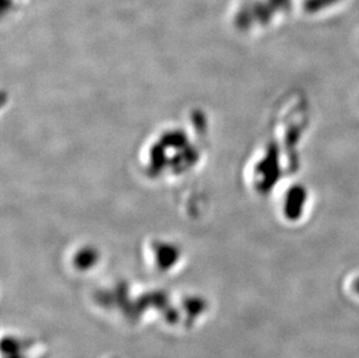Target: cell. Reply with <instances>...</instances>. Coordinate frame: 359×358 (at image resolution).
<instances>
[{
	"label": "cell",
	"mask_w": 359,
	"mask_h": 358,
	"mask_svg": "<svg viewBox=\"0 0 359 358\" xmlns=\"http://www.w3.org/2000/svg\"><path fill=\"white\" fill-rule=\"evenodd\" d=\"M256 189L262 194L271 192L276 184L280 180V150L277 143L269 145L263 159L256 166Z\"/></svg>",
	"instance_id": "6da1fadb"
},
{
	"label": "cell",
	"mask_w": 359,
	"mask_h": 358,
	"mask_svg": "<svg viewBox=\"0 0 359 358\" xmlns=\"http://www.w3.org/2000/svg\"><path fill=\"white\" fill-rule=\"evenodd\" d=\"M339 1L341 0H305L302 4V7H304L306 13L316 14L320 13L325 8L334 6Z\"/></svg>",
	"instance_id": "5b68a950"
},
{
	"label": "cell",
	"mask_w": 359,
	"mask_h": 358,
	"mask_svg": "<svg viewBox=\"0 0 359 358\" xmlns=\"http://www.w3.org/2000/svg\"><path fill=\"white\" fill-rule=\"evenodd\" d=\"M302 131H304V125L295 124L290 126L285 135V145H286L291 173H294L299 168L298 145L302 139Z\"/></svg>",
	"instance_id": "277c9868"
},
{
	"label": "cell",
	"mask_w": 359,
	"mask_h": 358,
	"mask_svg": "<svg viewBox=\"0 0 359 358\" xmlns=\"http://www.w3.org/2000/svg\"><path fill=\"white\" fill-rule=\"evenodd\" d=\"M307 200H309V191L305 186L302 184L292 185L285 194V218L292 223L302 219Z\"/></svg>",
	"instance_id": "3957f363"
},
{
	"label": "cell",
	"mask_w": 359,
	"mask_h": 358,
	"mask_svg": "<svg viewBox=\"0 0 359 358\" xmlns=\"http://www.w3.org/2000/svg\"><path fill=\"white\" fill-rule=\"evenodd\" d=\"M292 0H263L255 4L248 10L241 12L240 24L242 27L252 25H266L276 14L291 10Z\"/></svg>",
	"instance_id": "7a4b0ae2"
},
{
	"label": "cell",
	"mask_w": 359,
	"mask_h": 358,
	"mask_svg": "<svg viewBox=\"0 0 359 358\" xmlns=\"http://www.w3.org/2000/svg\"><path fill=\"white\" fill-rule=\"evenodd\" d=\"M353 289L359 296V277H357L356 279L353 281Z\"/></svg>",
	"instance_id": "8992f818"
}]
</instances>
